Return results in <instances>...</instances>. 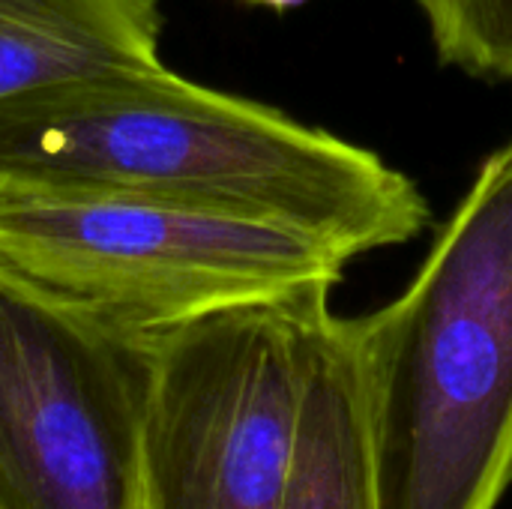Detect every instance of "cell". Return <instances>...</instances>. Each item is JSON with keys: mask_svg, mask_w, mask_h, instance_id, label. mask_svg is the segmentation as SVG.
<instances>
[{"mask_svg": "<svg viewBox=\"0 0 512 509\" xmlns=\"http://www.w3.org/2000/svg\"><path fill=\"white\" fill-rule=\"evenodd\" d=\"M0 183L117 189L303 231L348 261L411 243L420 186L375 150L168 66L0 102Z\"/></svg>", "mask_w": 512, "mask_h": 509, "instance_id": "1", "label": "cell"}, {"mask_svg": "<svg viewBox=\"0 0 512 509\" xmlns=\"http://www.w3.org/2000/svg\"><path fill=\"white\" fill-rule=\"evenodd\" d=\"M357 318L381 509H498L512 483V138L408 288Z\"/></svg>", "mask_w": 512, "mask_h": 509, "instance_id": "2", "label": "cell"}, {"mask_svg": "<svg viewBox=\"0 0 512 509\" xmlns=\"http://www.w3.org/2000/svg\"><path fill=\"white\" fill-rule=\"evenodd\" d=\"M351 261L264 219L78 186L0 183V267L135 333L336 288Z\"/></svg>", "mask_w": 512, "mask_h": 509, "instance_id": "3", "label": "cell"}, {"mask_svg": "<svg viewBox=\"0 0 512 509\" xmlns=\"http://www.w3.org/2000/svg\"><path fill=\"white\" fill-rule=\"evenodd\" d=\"M330 294L318 285L153 333L138 509H285Z\"/></svg>", "mask_w": 512, "mask_h": 509, "instance_id": "4", "label": "cell"}, {"mask_svg": "<svg viewBox=\"0 0 512 509\" xmlns=\"http://www.w3.org/2000/svg\"><path fill=\"white\" fill-rule=\"evenodd\" d=\"M153 333L0 267V509H138Z\"/></svg>", "mask_w": 512, "mask_h": 509, "instance_id": "5", "label": "cell"}, {"mask_svg": "<svg viewBox=\"0 0 512 509\" xmlns=\"http://www.w3.org/2000/svg\"><path fill=\"white\" fill-rule=\"evenodd\" d=\"M285 509H381L357 315H321L306 369Z\"/></svg>", "mask_w": 512, "mask_h": 509, "instance_id": "6", "label": "cell"}, {"mask_svg": "<svg viewBox=\"0 0 512 509\" xmlns=\"http://www.w3.org/2000/svg\"><path fill=\"white\" fill-rule=\"evenodd\" d=\"M156 0H0V102L75 78L165 66Z\"/></svg>", "mask_w": 512, "mask_h": 509, "instance_id": "7", "label": "cell"}, {"mask_svg": "<svg viewBox=\"0 0 512 509\" xmlns=\"http://www.w3.org/2000/svg\"><path fill=\"white\" fill-rule=\"evenodd\" d=\"M441 63L512 81V0H414Z\"/></svg>", "mask_w": 512, "mask_h": 509, "instance_id": "8", "label": "cell"}, {"mask_svg": "<svg viewBox=\"0 0 512 509\" xmlns=\"http://www.w3.org/2000/svg\"><path fill=\"white\" fill-rule=\"evenodd\" d=\"M243 3H252V6H270V9H285L297 0H243Z\"/></svg>", "mask_w": 512, "mask_h": 509, "instance_id": "9", "label": "cell"}]
</instances>
